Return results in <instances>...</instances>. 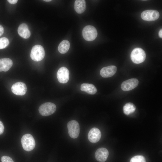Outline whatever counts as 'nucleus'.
<instances>
[{
    "label": "nucleus",
    "mask_w": 162,
    "mask_h": 162,
    "mask_svg": "<svg viewBox=\"0 0 162 162\" xmlns=\"http://www.w3.org/2000/svg\"><path fill=\"white\" fill-rule=\"evenodd\" d=\"M146 54L142 49L137 47L134 49L130 54L132 61L135 64H138L143 62L146 59Z\"/></svg>",
    "instance_id": "obj_1"
},
{
    "label": "nucleus",
    "mask_w": 162,
    "mask_h": 162,
    "mask_svg": "<svg viewBox=\"0 0 162 162\" xmlns=\"http://www.w3.org/2000/svg\"><path fill=\"white\" fill-rule=\"evenodd\" d=\"M21 143L24 149L27 151H32L35 146V140L30 134H25L22 137Z\"/></svg>",
    "instance_id": "obj_2"
},
{
    "label": "nucleus",
    "mask_w": 162,
    "mask_h": 162,
    "mask_svg": "<svg viewBox=\"0 0 162 162\" xmlns=\"http://www.w3.org/2000/svg\"><path fill=\"white\" fill-rule=\"evenodd\" d=\"M83 38L87 41H92L95 39L98 35L96 28L91 25H87L84 27L82 31Z\"/></svg>",
    "instance_id": "obj_3"
},
{
    "label": "nucleus",
    "mask_w": 162,
    "mask_h": 162,
    "mask_svg": "<svg viewBox=\"0 0 162 162\" xmlns=\"http://www.w3.org/2000/svg\"><path fill=\"white\" fill-rule=\"evenodd\" d=\"M44 56L45 51L42 46L36 45L33 46L30 53V57L32 60L39 62L43 60Z\"/></svg>",
    "instance_id": "obj_4"
},
{
    "label": "nucleus",
    "mask_w": 162,
    "mask_h": 162,
    "mask_svg": "<svg viewBox=\"0 0 162 162\" xmlns=\"http://www.w3.org/2000/svg\"><path fill=\"white\" fill-rule=\"evenodd\" d=\"M56 107L54 104L50 102L42 104L38 109L40 114L43 116H48L54 113L56 111Z\"/></svg>",
    "instance_id": "obj_5"
},
{
    "label": "nucleus",
    "mask_w": 162,
    "mask_h": 162,
    "mask_svg": "<svg viewBox=\"0 0 162 162\" xmlns=\"http://www.w3.org/2000/svg\"><path fill=\"white\" fill-rule=\"evenodd\" d=\"M67 128L69 136L73 139L78 136L80 132V127L78 122L75 120L69 122L67 124Z\"/></svg>",
    "instance_id": "obj_6"
},
{
    "label": "nucleus",
    "mask_w": 162,
    "mask_h": 162,
    "mask_svg": "<svg viewBox=\"0 0 162 162\" xmlns=\"http://www.w3.org/2000/svg\"><path fill=\"white\" fill-rule=\"evenodd\" d=\"M159 14L158 12L155 10H149L144 11L141 14V17L144 20L152 21L158 19Z\"/></svg>",
    "instance_id": "obj_7"
},
{
    "label": "nucleus",
    "mask_w": 162,
    "mask_h": 162,
    "mask_svg": "<svg viewBox=\"0 0 162 162\" xmlns=\"http://www.w3.org/2000/svg\"><path fill=\"white\" fill-rule=\"evenodd\" d=\"M11 90L14 94L18 95H23L27 91L26 85L24 83L18 82L15 83L11 87Z\"/></svg>",
    "instance_id": "obj_8"
},
{
    "label": "nucleus",
    "mask_w": 162,
    "mask_h": 162,
    "mask_svg": "<svg viewBox=\"0 0 162 162\" xmlns=\"http://www.w3.org/2000/svg\"><path fill=\"white\" fill-rule=\"evenodd\" d=\"M58 81L62 83H67L69 79V72L68 70L64 67L60 68L57 73Z\"/></svg>",
    "instance_id": "obj_9"
},
{
    "label": "nucleus",
    "mask_w": 162,
    "mask_h": 162,
    "mask_svg": "<svg viewBox=\"0 0 162 162\" xmlns=\"http://www.w3.org/2000/svg\"><path fill=\"white\" fill-rule=\"evenodd\" d=\"M138 84L139 81L137 79L131 78L123 82L121 85V88L124 91H129L135 88Z\"/></svg>",
    "instance_id": "obj_10"
},
{
    "label": "nucleus",
    "mask_w": 162,
    "mask_h": 162,
    "mask_svg": "<svg viewBox=\"0 0 162 162\" xmlns=\"http://www.w3.org/2000/svg\"><path fill=\"white\" fill-rule=\"evenodd\" d=\"M101 136V132L98 128H92L89 132L88 138L91 142L94 143L98 142Z\"/></svg>",
    "instance_id": "obj_11"
},
{
    "label": "nucleus",
    "mask_w": 162,
    "mask_h": 162,
    "mask_svg": "<svg viewBox=\"0 0 162 162\" xmlns=\"http://www.w3.org/2000/svg\"><path fill=\"white\" fill-rule=\"evenodd\" d=\"M109 153L107 149L104 148H98L95 153L96 159L100 162H104L107 160Z\"/></svg>",
    "instance_id": "obj_12"
},
{
    "label": "nucleus",
    "mask_w": 162,
    "mask_h": 162,
    "mask_svg": "<svg viewBox=\"0 0 162 162\" xmlns=\"http://www.w3.org/2000/svg\"><path fill=\"white\" fill-rule=\"evenodd\" d=\"M117 67L114 65H110L102 68L100 70L101 76L104 78H108L114 75L116 72Z\"/></svg>",
    "instance_id": "obj_13"
},
{
    "label": "nucleus",
    "mask_w": 162,
    "mask_h": 162,
    "mask_svg": "<svg viewBox=\"0 0 162 162\" xmlns=\"http://www.w3.org/2000/svg\"><path fill=\"white\" fill-rule=\"evenodd\" d=\"M17 31L20 36L24 38L27 39L30 36V32L28 26L25 23L20 24L18 28Z\"/></svg>",
    "instance_id": "obj_14"
},
{
    "label": "nucleus",
    "mask_w": 162,
    "mask_h": 162,
    "mask_svg": "<svg viewBox=\"0 0 162 162\" xmlns=\"http://www.w3.org/2000/svg\"><path fill=\"white\" fill-rule=\"evenodd\" d=\"M13 63L11 59L8 58L0 59V72H6L13 65Z\"/></svg>",
    "instance_id": "obj_15"
},
{
    "label": "nucleus",
    "mask_w": 162,
    "mask_h": 162,
    "mask_svg": "<svg viewBox=\"0 0 162 162\" xmlns=\"http://www.w3.org/2000/svg\"><path fill=\"white\" fill-rule=\"evenodd\" d=\"M86 7V2L84 0H76L74 4V8L78 14L83 13L85 10Z\"/></svg>",
    "instance_id": "obj_16"
},
{
    "label": "nucleus",
    "mask_w": 162,
    "mask_h": 162,
    "mask_svg": "<svg viewBox=\"0 0 162 162\" xmlns=\"http://www.w3.org/2000/svg\"><path fill=\"white\" fill-rule=\"evenodd\" d=\"M80 89L82 91L91 94H94L97 92L96 87L92 84L83 83L81 86Z\"/></svg>",
    "instance_id": "obj_17"
},
{
    "label": "nucleus",
    "mask_w": 162,
    "mask_h": 162,
    "mask_svg": "<svg viewBox=\"0 0 162 162\" xmlns=\"http://www.w3.org/2000/svg\"><path fill=\"white\" fill-rule=\"evenodd\" d=\"M70 46L69 42L67 40H64L59 44L58 50L62 54H64L68 50Z\"/></svg>",
    "instance_id": "obj_18"
},
{
    "label": "nucleus",
    "mask_w": 162,
    "mask_h": 162,
    "mask_svg": "<svg viewBox=\"0 0 162 162\" xmlns=\"http://www.w3.org/2000/svg\"><path fill=\"white\" fill-rule=\"evenodd\" d=\"M136 109V106L134 104L131 103H128L124 106L123 111L125 114L128 115L133 113Z\"/></svg>",
    "instance_id": "obj_19"
},
{
    "label": "nucleus",
    "mask_w": 162,
    "mask_h": 162,
    "mask_svg": "<svg viewBox=\"0 0 162 162\" xmlns=\"http://www.w3.org/2000/svg\"><path fill=\"white\" fill-rule=\"evenodd\" d=\"M130 162H146L145 157L142 155L134 156L130 159Z\"/></svg>",
    "instance_id": "obj_20"
},
{
    "label": "nucleus",
    "mask_w": 162,
    "mask_h": 162,
    "mask_svg": "<svg viewBox=\"0 0 162 162\" xmlns=\"http://www.w3.org/2000/svg\"><path fill=\"white\" fill-rule=\"evenodd\" d=\"M9 40L6 37H3L0 38V49L4 48L9 44Z\"/></svg>",
    "instance_id": "obj_21"
},
{
    "label": "nucleus",
    "mask_w": 162,
    "mask_h": 162,
    "mask_svg": "<svg viewBox=\"0 0 162 162\" xmlns=\"http://www.w3.org/2000/svg\"><path fill=\"white\" fill-rule=\"evenodd\" d=\"M2 162H14L10 157L7 156H3L1 158Z\"/></svg>",
    "instance_id": "obj_22"
},
{
    "label": "nucleus",
    "mask_w": 162,
    "mask_h": 162,
    "mask_svg": "<svg viewBox=\"0 0 162 162\" xmlns=\"http://www.w3.org/2000/svg\"><path fill=\"white\" fill-rule=\"evenodd\" d=\"M4 130V127L2 122L0 121V135L2 134Z\"/></svg>",
    "instance_id": "obj_23"
},
{
    "label": "nucleus",
    "mask_w": 162,
    "mask_h": 162,
    "mask_svg": "<svg viewBox=\"0 0 162 162\" xmlns=\"http://www.w3.org/2000/svg\"><path fill=\"white\" fill-rule=\"evenodd\" d=\"M4 28L3 27L0 25V37L4 33Z\"/></svg>",
    "instance_id": "obj_24"
},
{
    "label": "nucleus",
    "mask_w": 162,
    "mask_h": 162,
    "mask_svg": "<svg viewBox=\"0 0 162 162\" xmlns=\"http://www.w3.org/2000/svg\"><path fill=\"white\" fill-rule=\"evenodd\" d=\"M7 1L10 4H16L18 1L17 0H8Z\"/></svg>",
    "instance_id": "obj_25"
},
{
    "label": "nucleus",
    "mask_w": 162,
    "mask_h": 162,
    "mask_svg": "<svg viewBox=\"0 0 162 162\" xmlns=\"http://www.w3.org/2000/svg\"><path fill=\"white\" fill-rule=\"evenodd\" d=\"M159 36V37L162 38V30L161 29L159 31L158 33Z\"/></svg>",
    "instance_id": "obj_26"
},
{
    "label": "nucleus",
    "mask_w": 162,
    "mask_h": 162,
    "mask_svg": "<svg viewBox=\"0 0 162 162\" xmlns=\"http://www.w3.org/2000/svg\"><path fill=\"white\" fill-rule=\"evenodd\" d=\"M44 1H45V2H50V1H51V0H44Z\"/></svg>",
    "instance_id": "obj_27"
}]
</instances>
